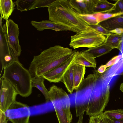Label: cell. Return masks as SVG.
I'll return each instance as SVG.
<instances>
[{
    "label": "cell",
    "mask_w": 123,
    "mask_h": 123,
    "mask_svg": "<svg viewBox=\"0 0 123 123\" xmlns=\"http://www.w3.org/2000/svg\"><path fill=\"white\" fill-rule=\"evenodd\" d=\"M89 123H93L92 121V119L90 117L89 122Z\"/></svg>",
    "instance_id": "obj_35"
},
{
    "label": "cell",
    "mask_w": 123,
    "mask_h": 123,
    "mask_svg": "<svg viewBox=\"0 0 123 123\" xmlns=\"http://www.w3.org/2000/svg\"><path fill=\"white\" fill-rule=\"evenodd\" d=\"M44 79L41 76H35L32 78V87H35L38 89L44 96L46 101L48 102L49 101L48 95V91L44 84Z\"/></svg>",
    "instance_id": "obj_21"
},
{
    "label": "cell",
    "mask_w": 123,
    "mask_h": 123,
    "mask_svg": "<svg viewBox=\"0 0 123 123\" xmlns=\"http://www.w3.org/2000/svg\"><path fill=\"white\" fill-rule=\"evenodd\" d=\"M31 75L19 62H15L4 69L1 78L8 81L14 87L18 94L27 97L32 91Z\"/></svg>",
    "instance_id": "obj_4"
},
{
    "label": "cell",
    "mask_w": 123,
    "mask_h": 123,
    "mask_svg": "<svg viewBox=\"0 0 123 123\" xmlns=\"http://www.w3.org/2000/svg\"><path fill=\"white\" fill-rule=\"evenodd\" d=\"M74 51L59 45L50 47L34 56L29 70L32 76H41L69 58Z\"/></svg>",
    "instance_id": "obj_2"
},
{
    "label": "cell",
    "mask_w": 123,
    "mask_h": 123,
    "mask_svg": "<svg viewBox=\"0 0 123 123\" xmlns=\"http://www.w3.org/2000/svg\"><path fill=\"white\" fill-rule=\"evenodd\" d=\"M106 68L105 65H102L98 68L97 70L100 73H103L105 71Z\"/></svg>",
    "instance_id": "obj_33"
},
{
    "label": "cell",
    "mask_w": 123,
    "mask_h": 123,
    "mask_svg": "<svg viewBox=\"0 0 123 123\" xmlns=\"http://www.w3.org/2000/svg\"><path fill=\"white\" fill-rule=\"evenodd\" d=\"M89 26L96 31L104 36H107L111 33L99 24Z\"/></svg>",
    "instance_id": "obj_28"
},
{
    "label": "cell",
    "mask_w": 123,
    "mask_h": 123,
    "mask_svg": "<svg viewBox=\"0 0 123 123\" xmlns=\"http://www.w3.org/2000/svg\"><path fill=\"white\" fill-rule=\"evenodd\" d=\"M31 24L39 31H43L45 29H50L56 31H72L69 28L49 20H44L40 21L33 20L31 21Z\"/></svg>",
    "instance_id": "obj_12"
},
{
    "label": "cell",
    "mask_w": 123,
    "mask_h": 123,
    "mask_svg": "<svg viewBox=\"0 0 123 123\" xmlns=\"http://www.w3.org/2000/svg\"><path fill=\"white\" fill-rule=\"evenodd\" d=\"M120 89L123 92V83H122L120 85Z\"/></svg>",
    "instance_id": "obj_34"
},
{
    "label": "cell",
    "mask_w": 123,
    "mask_h": 123,
    "mask_svg": "<svg viewBox=\"0 0 123 123\" xmlns=\"http://www.w3.org/2000/svg\"><path fill=\"white\" fill-rule=\"evenodd\" d=\"M62 82L70 94H72L74 89L73 66L72 64L64 75Z\"/></svg>",
    "instance_id": "obj_19"
},
{
    "label": "cell",
    "mask_w": 123,
    "mask_h": 123,
    "mask_svg": "<svg viewBox=\"0 0 123 123\" xmlns=\"http://www.w3.org/2000/svg\"><path fill=\"white\" fill-rule=\"evenodd\" d=\"M95 59L83 51H76L75 56L72 65L79 64L85 67L95 68L96 66V62Z\"/></svg>",
    "instance_id": "obj_13"
},
{
    "label": "cell",
    "mask_w": 123,
    "mask_h": 123,
    "mask_svg": "<svg viewBox=\"0 0 123 123\" xmlns=\"http://www.w3.org/2000/svg\"><path fill=\"white\" fill-rule=\"evenodd\" d=\"M15 6V4L12 0H0V13L4 20H8Z\"/></svg>",
    "instance_id": "obj_16"
},
{
    "label": "cell",
    "mask_w": 123,
    "mask_h": 123,
    "mask_svg": "<svg viewBox=\"0 0 123 123\" xmlns=\"http://www.w3.org/2000/svg\"><path fill=\"white\" fill-rule=\"evenodd\" d=\"M73 66L74 79V88L76 90L77 89L84 78L86 73L85 67L79 64H74Z\"/></svg>",
    "instance_id": "obj_17"
},
{
    "label": "cell",
    "mask_w": 123,
    "mask_h": 123,
    "mask_svg": "<svg viewBox=\"0 0 123 123\" xmlns=\"http://www.w3.org/2000/svg\"><path fill=\"white\" fill-rule=\"evenodd\" d=\"M7 121L5 113L0 111V123H7Z\"/></svg>",
    "instance_id": "obj_31"
},
{
    "label": "cell",
    "mask_w": 123,
    "mask_h": 123,
    "mask_svg": "<svg viewBox=\"0 0 123 123\" xmlns=\"http://www.w3.org/2000/svg\"><path fill=\"white\" fill-rule=\"evenodd\" d=\"M110 85L103 73L95 69L82 80L74 95L77 117L90 116L103 112L110 97Z\"/></svg>",
    "instance_id": "obj_1"
},
{
    "label": "cell",
    "mask_w": 123,
    "mask_h": 123,
    "mask_svg": "<svg viewBox=\"0 0 123 123\" xmlns=\"http://www.w3.org/2000/svg\"><path fill=\"white\" fill-rule=\"evenodd\" d=\"M74 10L80 14H93V7L95 0H70Z\"/></svg>",
    "instance_id": "obj_11"
},
{
    "label": "cell",
    "mask_w": 123,
    "mask_h": 123,
    "mask_svg": "<svg viewBox=\"0 0 123 123\" xmlns=\"http://www.w3.org/2000/svg\"><path fill=\"white\" fill-rule=\"evenodd\" d=\"M123 37V34L119 35L111 33L107 36L104 43L112 49H119Z\"/></svg>",
    "instance_id": "obj_20"
},
{
    "label": "cell",
    "mask_w": 123,
    "mask_h": 123,
    "mask_svg": "<svg viewBox=\"0 0 123 123\" xmlns=\"http://www.w3.org/2000/svg\"><path fill=\"white\" fill-rule=\"evenodd\" d=\"M76 51L71 56L65 61L41 76L51 83L62 82L63 76L69 69L74 59Z\"/></svg>",
    "instance_id": "obj_10"
},
{
    "label": "cell",
    "mask_w": 123,
    "mask_h": 123,
    "mask_svg": "<svg viewBox=\"0 0 123 123\" xmlns=\"http://www.w3.org/2000/svg\"><path fill=\"white\" fill-rule=\"evenodd\" d=\"M0 110L5 113L14 102L18 94L12 85L6 79H0Z\"/></svg>",
    "instance_id": "obj_9"
},
{
    "label": "cell",
    "mask_w": 123,
    "mask_h": 123,
    "mask_svg": "<svg viewBox=\"0 0 123 123\" xmlns=\"http://www.w3.org/2000/svg\"><path fill=\"white\" fill-rule=\"evenodd\" d=\"M6 119L12 123H29L30 109L27 105L16 101L4 113Z\"/></svg>",
    "instance_id": "obj_8"
},
{
    "label": "cell",
    "mask_w": 123,
    "mask_h": 123,
    "mask_svg": "<svg viewBox=\"0 0 123 123\" xmlns=\"http://www.w3.org/2000/svg\"><path fill=\"white\" fill-rule=\"evenodd\" d=\"M35 0H17L16 2L17 10L22 12L30 10Z\"/></svg>",
    "instance_id": "obj_22"
},
{
    "label": "cell",
    "mask_w": 123,
    "mask_h": 123,
    "mask_svg": "<svg viewBox=\"0 0 123 123\" xmlns=\"http://www.w3.org/2000/svg\"><path fill=\"white\" fill-rule=\"evenodd\" d=\"M107 117L110 123H123V119H116Z\"/></svg>",
    "instance_id": "obj_32"
},
{
    "label": "cell",
    "mask_w": 123,
    "mask_h": 123,
    "mask_svg": "<svg viewBox=\"0 0 123 123\" xmlns=\"http://www.w3.org/2000/svg\"><path fill=\"white\" fill-rule=\"evenodd\" d=\"M112 49L103 43L98 46L89 48L83 51L95 58L109 53Z\"/></svg>",
    "instance_id": "obj_18"
},
{
    "label": "cell",
    "mask_w": 123,
    "mask_h": 123,
    "mask_svg": "<svg viewBox=\"0 0 123 123\" xmlns=\"http://www.w3.org/2000/svg\"><path fill=\"white\" fill-rule=\"evenodd\" d=\"M55 0H35L30 10L40 7H48Z\"/></svg>",
    "instance_id": "obj_26"
},
{
    "label": "cell",
    "mask_w": 123,
    "mask_h": 123,
    "mask_svg": "<svg viewBox=\"0 0 123 123\" xmlns=\"http://www.w3.org/2000/svg\"><path fill=\"white\" fill-rule=\"evenodd\" d=\"M99 24L109 31L117 28H123V15L109 19Z\"/></svg>",
    "instance_id": "obj_15"
},
{
    "label": "cell",
    "mask_w": 123,
    "mask_h": 123,
    "mask_svg": "<svg viewBox=\"0 0 123 123\" xmlns=\"http://www.w3.org/2000/svg\"><path fill=\"white\" fill-rule=\"evenodd\" d=\"M115 4L113 10L110 12L116 13L123 12V0H117Z\"/></svg>",
    "instance_id": "obj_29"
},
{
    "label": "cell",
    "mask_w": 123,
    "mask_h": 123,
    "mask_svg": "<svg viewBox=\"0 0 123 123\" xmlns=\"http://www.w3.org/2000/svg\"><path fill=\"white\" fill-rule=\"evenodd\" d=\"M49 101L52 103L59 123H71L72 119L70 111V100L62 88L53 85L48 91Z\"/></svg>",
    "instance_id": "obj_5"
},
{
    "label": "cell",
    "mask_w": 123,
    "mask_h": 123,
    "mask_svg": "<svg viewBox=\"0 0 123 123\" xmlns=\"http://www.w3.org/2000/svg\"><path fill=\"white\" fill-rule=\"evenodd\" d=\"M49 20L67 27L77 33L89 25L79 16L69 0H56L48 7Z\"/></svg>",
    "instance_id": "obj_3"
},
{
    "label": "cell",
    "mask_w": 123,
    "mask_h": 123,
    "mask_svg": "<svg viewBox=\"0 0 123 123\" xmlns=\"http://www.w3.org/2000/svg\"><path fill=\"white\" fill-rule=\"evenodd\" d=\"M93 123H110L106 116L103 112L95 116H90Z\"/></svg>",
    "instance_id": "obj_27"
},
{
    "label": "cell",
    "mask_w": 123,
    "mask_h": 123,
    "mask_svg": "<svg viewBox=\"0 0 123 123\" xmlns=\"http://www.w3.org/2000/svg\"><path fill=\"white\" fill-rule=\"evenodd\" d=\"M2 31L6 43L15 55L19 57L21 52L19 43V30L17 24L9 19L3 25Z\"/></svg>",
    "instance_id": "obj_7"
},
{
    "label": "cell",
    "mask_w": 123,
    "mask_h": 123,
    "mask_svg": "<svg viewBox=\"0 0 123 123\" xmlns=\"http://www.w3.org/2000/svg\"><path fill=\"white\" fill-rule=\"evenodd\" d=\"M106 38L89 26L71 36L69 45L74 49L82 47L89 49L103 44Z\"/></svg>",
    "instance_id": "obj_6"
},
{
    "label": "cell",
    "mask_w": 123,
    "mask_h": 123,
    "mask_svg": "<svg viewBox=\"0 0 123 123\" xmlns=\"http://www.w3.org/2000/svg\"><path fill=\"white\" fill-rule=\"evenodd\" d=\"M99 23L109 19L121 15H123V12L116 13L105 12L96 14Z\"/></svg>",
    "instance_id": "obj_23"
},
{
    "label": "cell",
    "mask_w": 123,
    "mask_h": 123,
    "mask_svg": "<svg viewBox=\"0 0 123 123\" xmlns=\"http://www.w3.org/2000/svg\"><path fill=\"white\" fill-rule=\"evenodd\" d=\"M115 5V3H110L106 0H95L92 13L111 12L113 10Z\"/></svg>",
    "instance_id": "obj_14"
},
{
    "label": "cell",
    "mask_w": 123,
    "mask_h": 123,
    "mask_svg": "<svg viewBox=\"0 0 123 123\" xmlns=\"http://www.w3.org/2000/svg\"><path fill=\"white\" fill-rule=\"evenodd\" d=\"M103 113L107 117L111 118L116 119H123V109L107 110Z\"/></svg>",
    "instance_id": "obj_25"
},
{
    "label": "cell",
    "mask_w": 123,
    "mask_h": 123,
    "mask_svg": "<svg viewBox=\"0 0 123 123\" xmlns=\"http://www.w3.org/2000/svg\"><path fill=\"white\" fill-rule=\"evenodd\" d=\"M79 16L89 25H96L99 24L96 14H79Z\"/></svg>",
    "instance_id": "obj_24"
},
{
    "label": "cell",
    "mask_w": 123,
    "mask_h": 123,
    "mask_svg": "<svg viewBox=\"0 0 123 123\" xmlns=\"http://www.w3.org/2000/svg\"><path fill=\"white\" fill-rule=\"evenodd\" d=\"M109 31L111 33L119 35L123 34V28H117Z\"/></svg>",
    "instance_id": "obj_30"
}]
</instances>
